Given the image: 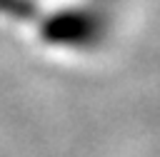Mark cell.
<instances>
[{"label":"cell","instance_id":"obj_1","mask_svg":"<svg viewBox=\"0 0 160 157\" xmlns=\"http://www.w3.org/2000/svg\"><path fill=\"white\" fill-rule=\"evenodd\" d=\"M100 32H102V22L95 15H85V12H70L68 17H62L50 27V37L68 45H80V42L90 45V40L95 42Z\"/></svg>","mask_w":160,"mask_h":157}]
</instances>
